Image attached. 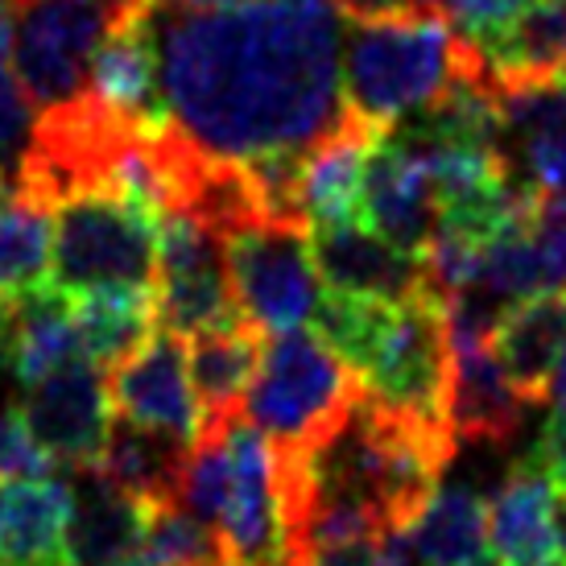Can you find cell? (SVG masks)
I'll list each match as a JSON object with an SVG mask.
<instances>
[{
    "mask_svg": "<svg viewBox=\"0 0 566 566\" xmlns=\"http://www.w3.org/2000/svg\"><path fill=\"white\" fill-rule=\"evenodd\" d=\"M339 21L335 0L228 9L154 0L166 120L216 158H302L347 108Z\"/></svg>",
    "mask_w": 566,
    "mask_h": 566,
    "instance_id": "6da1fadb",
    "label": "cell"
},
{
    "mask_svg": "<svg viewBox=\"0 0 566 566\" xmlns=\"http://www.w3.org/2000/svg\"><path fill=\"white\" fill-rule=\"evenodd\" d=\"M472 75H484L480 50L442 9L418 4L364 17L347 30L344 104L377 128L401 125Z\"/></svg>",
    "mask_w": 566,
    "mask_h": 566,
    "instance_id": "7a4b0ae2",
    "label": "cell"
},
{
    "mask_svg": "<svg viewBox=\"0 0 566 566\" xmlns=\"http://www.w3.org/2000/svg\"><path fill=\"white\" fill-rule=\"evenodd\" d=\"M364 380L315 327L269 331L240 413L277 447L311 451L331 439L356 409Z\"/></svg>",
    "mask_w": 566,
    "mask_h": 566,
    "instance_id": "3957f363",
    "label": "cell"
},
{
    "mask_svg": "<svg viewBox=\"0 0 566 566\" xmlns=\"http://www.w3.org/2000/svg\"><path fill=\"white\" fill-rule=\"evenodd\" d=\"M158 216L125 195H75L50 220V285L87 294L104 285H154Z\"/></svg>",
    "mask_w": 566,
    "mask_h": 566,
    "instance_id": "277c9868",
    "label": "cell"
},
{
    "mask_svg": "<svg viewBox=\"0 0 566 566\" xmlns=\"http://www.w3.org/2000/svg\"><path fill=\"white\" fill-rule=\"evenodd\" d=\"M13 71L38 108L87 92L92 54L128 13L149 0H9Z\"/></svg>",
    "mask_w": 566,
    "mask_h": 566,
    "instance_id": "5b68a950",
    "label": "cell"
},
{
    "mask_svg": "<svg viewBox=\"0 0 566 566\" xmlns=\"http://www.w3.org/2000/svg\"><path fill=\"white\" fill-rule=\"evenodd\" d=\"M223 256L240 318H249L256 331L311 323L323 294V277L311 249V223L290 216L256 220L223 240Z\"/></svg>",
    "mask_w": 566,
    "mask_h": 566,
    "instance_id": "8992f818",
    "label": "cell"
},
{
    "mask_svg": "<svg viewBox=\"0 0 566 566\" xmlns=\"http://www.w3.org/2000/svg\"><path fill=\"white\" fill-rule=\"evenodd\" d=\"M360 380L364 389L385 406L451 430V422H447L451 339H447L442 298L418 294L409 302H397L394 323H389L377 356L364 368Z\"/></svg>",
    "mask_w": 566,
    "mask_h": 566,
    "instance_id": "52a82bcc",
    "label": "cell"
},
{
    "mask_svg": "<svg viewBox=\"0 0 566 566\" xmlns=\"http://www.w3.org/2000/svg\"><path fill=\"white\" fill-rule=\"evenodd\" d=\"M154 302L158 327L174 335L216 327L240 318L228 277L223 237L182 211H166L158 220V269H154Z\"/></svg>",
    "mask_w": 566,
    "mask_h": 566,
    "instance_id": "ba28073f",
    "label": "cell"
},
{
    "mask_svg": "<svg viewBox=\"0 0 566 566\" xmlns=\"http://www.w3.org/2000/svg\"><path fill=\"white\" fill-rule=\"evenodd\" d=\"M21 413L54 463H66L71 472H87L95 468L112 430V394L104 368L87 356L63 364L59 373L25 385Z\"/></svg>",
    "mask_w": 566,
    "mask_h": 566,
    "instance_id": "9c48e42d",
    "label": "cell"
},
{
    "mask_svg": "<svg viewBox=\"0 0 566 566\" xmlns=\"http://www.w3.org/2000/svg\"><path fill=\"white\" fill-rule=\"evenodd\" d=\"M228 455H232V484L220 513L223 546L240 566H282L273 442L240 413L228 426Z\"/></svg>",
    "mask_w": 566,
    "mask_h": 566,
    "instance_id": "30bf717a",
    "label": "cell"
},
{
    "mask_svg": "<svg viewBox=\"0 0 566 566\" xmlns=\"http://www.w3.org/2000/svg\"><path fill=\"white\" fill-rule=\"evenodd\" d=\"M112 406L120 409L125 422L149 426L182 442H195L203 413L190 389L187 344L182 335L158 327L133 356L112 368L108 380Z\"/></svg>",
    "mask_w": 566,
    "mask_h": 566,
    "instance_id": "8fae6325",
    "label": "cell"
},
{
    "mask_svg": "<svg viewBox=\"0 0 566 566\" xmlns=\"http://www.w3.org/2000/svg\"><path fill=\"white\" fill-rule=\"evenodd\" d=\"M311 249H315L318 277L331 290L368 294V298L385 302H409L418 294H430L422 252L397 249L373 223H318L311 228Z\"/></svg>",
    "mask_w": 566,
    "mask_h": 566,
    "instance_id": "7c38bea8",
    "label": "cell"
},
{
    "mask_svg": "<svg viewBox=\"0 0 566 566\" xmlns=\"http://www.w3.org/2000/svg\"><path fill=\"white\" fill-rule=\"evenodd\" d=\"M364 220L406 252H426L439 232L434 178L394 128L380 133L364 161Z\"/></svg>",
    "mask_w": 566,
    "mask_h": 566,
    "instance_id": "4fadbf2b",
    "label": "cell"
},
{
    "mask_svg": "<svg viewBox=\"0 0 566 566\" xmlns=\"http://www.w3.org/2000/svg\"><path fill=\"white\" fill-rule=\"evenodd\" d=\"M447 339H451L447 422L455 442H509L521 430L530 401L504 373L492 335L447 331Z\"/></svg>",
    "mask_w": 566,
    "mask_h": 566,
    "instance_id": "5bb4252c",
    "label": "cell"
},
{
    "mask_svg": "<svg viewBox=\"0 0 566 566\" xmlns=\"http://www.w3.org/2000/svg\"><path fill=\"white\" fill-rule=\"evenodd\" d=\"M509 170L537 195L566 190V71L496 92Z\"/></svg>",
    "mask_w": 566,
    "mask_h": 566,
    "instance_id": "9a60e30c",
    "label": "cell"
},
{
    "mask_svg": "<svg viewBox=\"0 0 566 566\" xmlns=\"http://www.w3.org/2000/svg\"><path fill=\"white\" fill-rule=\"evenodd\" d=\"M380 133L385 128L368 125L356 112L344 108V116L335 120L327 137L298 158L294 203L311 228L364 220V161H368Z\"/></svg>",
    "mask_w": 566,
    "mask_h": 566,
    "instance_id": "2e32d148",
    "label": "cell"
},
{
    "mask_svg": "<svg viewBox=\"0 0 566 566\" xmlns=\"http://www.w3.org/2000/svg\"><path fill=\"white\" fill-rule=\"evenodd\" d=\"M488 546L501 566H534L558 554V488L537 455L517 459L492 492Z\"/></svg>",
    "mask_w": 566,
    "mask_h": 566,
    "instance_id": "e0dca14e",
    "label": "cell"
},
{
    "mask_svg": "<svg viewBox=\"0 0 566 566\" xmlns=\"http://www.w3.org/2000/svg\"><path fill=\"white\" fill-rule=\"evenodd\" d=\"M80 356L83 344L71 294L38 282L4 298V368H13L21 385L50 377Z\"/></svg>",
    "mask_w": 566,
    "mask_h": 566,
    "instance_id": "ac0fdd59",
    "label": "cell"
},
{
    "mask_svg": "<svg viewBox=\"0 0 566 566\" xmlns=\"http://www.w3.org/2000/svg\"><path fill=\"white\" fill-rule=\"evenodd\" d=\"M149 4L128 13L99 42V50L92 54V71H87V92L99 104H108L112 112L137 120V125H161L166 120L158 50H154V33H149Z\"/></svg>",
    "mask_w": 566,
    "mask_h": 566,
    "instance_id": "d6986e66",
    "label": "cell"
},
{
    "mask_svg": "<svg viewBox=\"0 0 566 566\" xmlns=\"http://www.w3.org/2000/svg\"><path fill=\"white\" fill-rule=\"evenodd\" d=\"M75 488L54 475L0 480V566H63Z\"/></svg>",
    "mask_w": 566,
    "mask_h": 566,
    "instance_id": "ffe728a7",
    "label": "cell"
},
{
    "mask_svg": "<svg viewBox=\"0 0 566 566\" xmlns=\"http://www.w3.org/2000/svg\"><path fill=\"white\" fill-rule=\"evenodd\" d=\"M492 347L521 397L530 406L546 401L554 368L566 352V285L513 302L492 331Z\"/></svg>",
    "mask_w": 566,
    "mask_h": 566,
    "instance_id": "44dd1931",
    "label": "cell"
},
{
    "mask_svg": "<svg viewBox=\"0 0 566 566\" xmlns=\"http://www.w3.org/2000/svg\"><path fill=\"white\" fill-rule=\"evenodd\" d=\"M182 339H187V373L203 426H223L240 418V401L256 373L265 335L252 327L249 318H232V323L190 331Z\"/></svg>",
    "mask_w": 566,
    "mask_h": 566,
    "instance_id": "7402d4cb",
    "label": "cell"
},
{
    "mask_svg": "<svg viewBox=\"0 0 566 566\" xmlns=\"http://www.w3.org/2000/svg\"><path fill=\"white\" fill-rule=\"evenodd\" d=\"M75 513L66 525L63 566H142L145 504L116 492L95 472H80Z\"/></svg>",
    "mask_w": 566,
    "mask_h": 566,
    "instance_id": "603a6c76",
    "label": "cell"
},
{
    "mask_svg": "<svg viewBox=\"0 0 566 566\" xmlns=\"http://www.w3.org/2000/svg\"><path fill=\"white\" fill-rule=\"evenodd\" d=\"M480 50L484 83L492 92L521 87L563 75L566 71V0H534L525 13H517L501 33H492Z\"/></svg>",
    "mask_w": 566,
    "mask_h": 566,
    "instance_id": "cb8c5ba5",
    "label": "cell"
},
{
    "mask_svg": "<svg viewBox=\"0 0 566 566\" xmlns=\"http://www.w3.org/2000/svg\"><path fill=\"white\" fill-rule=\"evenodd\" d=\"M187 447L190 442L174 439V434H161V430H149V426H137L120 418V422L108 430L95 468H87V472H95L99 480H108L116 492L133 496V501L145 504V509H154V504L174 501Z\"/></svg>",
    "mask_w": 566,
    "mask_h": 566,
    "instance_id": "d4e9b609",
    "label": "cell"
},
{
    "mask_svg": "<svg viewBox=\"0 0 566 566\" xmlns=\"http://www.w3.org/2000/svg\"><path fill=\"white\" fill-rule=\"evenodd\" d=\"M83 356L104 373L133 356L158 331L154 285H104L87 294H71Z\"/></svg>",
    "mask_w": 566,
    "mask_h": 566,
    "instance_id": "484cf974",
    "label": "cell"
},
{
    "mask_svg": "<svg viewBox=\"0 0 566 566\" xmlns=\"http://www.w3.org/2000/svg\"><path fill=\"white\" fill-rule=\"evenodd\" d=\"M409 554L422 566H468L484 558L488 504L472 484H442L406 530Z\"/></svg>",
    "mask_w": 566,
    "mask_h": 566,
    "instance_id": "4316f807",
    "label": "cell"
},
{
    "mask_svg": "<svg viewBox=\"0 0 566 566\" xmlns=\"http://www.w3.org/2000/svg\"><path fill=\"white\" fill-rule=\"evenodd\" d=\"M397 302L368 298V294H347V290H323L318 306L311 315V327L323 335V344H331L347 360V368L364 377V368L377 356L385 331L394 323Z\"/></svg>",
    "mask_w": 566,
    "mask_h": 566,
    "instance_id": "83f0119b",
    "label": "cell"
},
{
    "mask_svg": "<svg viewBox=\"0 0 566 566\" xmlns=\"http://www.w3.org/2000/svg\"><path fill=\"white\" fill-rule=\"evenodd\" d=\"M50 277V211L25 199L0 207V298Z\"/></svg>",
    "mask_w": 566,
    "mask_h": 566,
    "instance_id": "f1b7e54d",
    "label": "cell"
},
{
    "mask_svg": "<svg viewBox=\"0 0 566 566\" xmlns=\"http://www.w3.org/2000/svg\"><path fill=\"white\" fill-rule=\"evenodd\" d=\"M33 133V99L13 71V4L0 0V166L13 174Z\"/></svg>",
    "mask_w": 566,
    "mask_h": 566,
    "instance_id": "f546056e",
    "label": "cell"
},
{
    "mask_svg": "<svg viewBox=\"0 0 566 566\" xmlns=\"http://www.w3.org/2000/svg\"><path fill=\"white\" fill-rule=\"evenodd\" d=\"M54 472V459L38 442L21 409H0V480H33Z\"/></svg>",
    "mask_w": 566,
    "mask_h": 566,
    "instance_id": "4dcf8cb0",
    "label": "cell"
},
{
    "mask_svg": "<svg viewBox=\"0 0 566 566\" xmlns=\"http://www.w3.org/2000/svg\"><path fill=\"white\" fill-rule=\"evenodd\" d=\"M534 455L546 468V475L554 480V488L566 492V418L551 413V422L542 426V434H537Z\"/></svg>",
    "mask_w": 566,
    "mask_h": 566,
    "instance_id": "1f68e13d",
    "label": "cell"
},
{
    "mask_svg": "<svg viewBox=\"0 0 566 566\" xmlns=\"http://www.w3.org/2000/svg\"><path fill=\"white\" fill-rule=\"evenodd\" d=\"M385 537H347V542H335L327 551H318L315 566H377Z\"/></svg>",
    "mask_w": 566,
    "mask_h": 566,
    "instance_id": "d6a6232c",
    "label": "cell"
},
{
    "mask_svg": "<svg viewBox=\"0 0 566 566\" xmlns=\"http://www.w3.org/2000/svg\"><path fill=\"white\" fill-rule=\"evenodd\" d=\"M335 9H339L347 21H364V17H385V13L418 9V0H335Z\"/></svg>",
    "mask_w": 566,
    "mask_h": 566,
    "instance_id": "836d02e7",
    "label": "cell"
},
{
    "mask_svg": "<svg viewBox=\"0 0 566 566\" xmlns=\"http://www.w3.org/2000/svg\"><path fill=\"white\" fill-rule=\"evenodd\" d=\"M546 401H551V413L566 418V352H563V360H558V368H554L551 389H546Z\"/></svg>",
    "mask_w": 566,
    "mask_h": 566,
    "instance_id": "e575fe53",
    "label": "cell"
},
{
    "mask_svg": "<svg viewBox=\"0 0 566 566\" xmlns=\"http://www.w3.org/2000/svg\"><path fill=\"white\" fill-rule=\"evenodd\" d=\"M170 4H187V9H228V4H244V0H170Z\"/></svg>",
    "mask_w": 566,
    "mask_h": 566,
    "instance_id": "d590c367",
    "label": "cell"
},
{
    "mask_svg": "<svg viewBox=\"0 0 566 566\" xmlns=\"http://www.w3.org/2000/svg\"><path fill=\"white\" fill-rule=\"evenodd\" d=\"M558 554L566 558V492H558Z\"/></svg>",
    "mask_w": 566,
    "mask_h": 566,
    "instance_id": "8d00e7d4",
    "label": "cell"
},
{
    "mask_svg": "<svg viewBox=\"0 0 566 566\" xmlns=\"http://www.w3.org/2000/svg\"><path fill=\"white\" fill-rule=\"evenodd\" d=\"M0 364H4V298H0Z\"/></svg>",
    "mask_w": 566,
    "mask_h": 566,
    "instance_id": "74e56055",
    "label": "cell"
},
{
    "mask_svg": "<svg viewBox=\"0 0 566 566\" xmlns=\"http://www.w3.org/2000/svg\"><path fill=\"white\" fill-rule=\"evenodd\" d=\"M534 566H566L563 554H554V558H546V563H534Z\"/></svg>",
    "mask_w": 566,
    "mask_h": 566,
    "instance_id": "f35d334b",
    "label": "cell"
},
{
    "mask_svg": "<svg viewBox=\"0 0 566 566\" xmlns=\"http://www.w3.org/2000/svg\"><path fill=\"white\" fill-rule=\"evenodd\" d=\"M252 4H302V0H252Z\"/></svg>",
    "mask_w": 566,
    "mask_h": 566,
    "instance_id": "ab89813d",
    "label": "cell"
},
{
    "mask_svg": "<svg viewBox=\"0 0 566 566\" xmlns=\"http://www.w3.org/2000/svg\"><path fill=\"white\" fill-rule=\"evenodd\" d=\"M418 4H426V9H442V0H418Z\"/></svg>",
    "mask_w": 566,
    "mask_h": 566,
    "instance_id": "60d3db41",
    "label": "cell"
}]
</instances>
